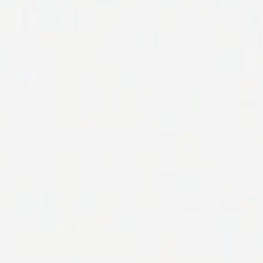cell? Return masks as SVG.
I'll use <instances>...</instances> for the list:
<instances>
[{
    "label": "cell",
    "instance_id": "cell-1",
    "mask_svg": "<svg viewBox=\"0 0 263 263\" xmlns=\"http://www.w3.org/2000/svg\"><path fill=\"white\" fill-rule=\"evenodd\" d=\"M244 68L245 70H254L256 68V54L253 51H245L244 53Z\"/></svg>",
    "mask_w": 263,
    "mask_h": 263
}]
</instances>
